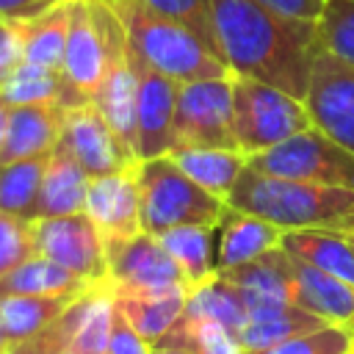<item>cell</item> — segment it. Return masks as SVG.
<instances>
[{"label": "cell", "instance_id": "obj_1", "mask_svg": "<svg viewBox=\"0 0 354 354\" xmlns=\"http://www.w3.org/2000/svg\"><path fill=\"white\" fill-rule=\"evenodd\" d=\"M210 17L224 64L304 100L313 61L321 53L318 22L293 19L260 0H210Z\"/></svg>", "mask_w": 354, "mask_h": 354}, {"label": "cell", "instance_id": "obj_2", "mask_svg": "<svg viewBox=\"0 0 354 354\" xmlns=\"http://www.w3.org/2000/svg\"><path fill=\"white\" fill-rule=\"evenodd\" d=\"M230 207L260 216L279 230H340V224L354 213V191L332 188L290 177L263 174L243 166L227 199Z\"/></svg>", "mask_w": 354, "mask_h": 354}, {"label": "cell", "instance_id": "obj_3", "mask_svg": "<svg viewBox=\"0 0 354 354\" xmlns=\"http://www.w3.org/2000/svg\"><path fill=\"white\" fill-rule=\"evenodd\" d=\"M108 3L122 17L130 47L158 72L174 77L177 83L232 75V69L224 61H218L191 30L155 14L141 0H108Z\"/></svg>", "mask_w": 354, "mask_h": 354}, {"label": "cell", "instance_id": "obj_4", "mask_svg": "<svg viewBox=\"0 0 354 354\" xmlns=\"http://www.w3.org/2000/svg\"><path fill=\"white\" fill-rule=\"evenodd\" d=\"M138 191L141 230L149 235L188 224L216 227L227 213V202L191 180L169 155L138 160Z\"/></svg>", "mask_w": 354, "mask_h": 354}, {"label": "cell", "instance_id": "obj_5", "mask_svg": "<svg viewBox=\"0 0 354 354\" xmlns=\"http://www.w3.org/2000/svg\"><path fill=\"white\" fill-rule=\"evenodd\" d=\"M313 127L301 100L254 77L232 75V133L249 158Z\"/></svg>", "mask_w": 354, "mask_h": 354}, {"label": "cell", "instance_id": "obj_6", "mask_svg": "<svg viewBox=\"0 0 354 354\" xmlns=\"http://www.w3.org/2000/svg\"><path fill=\"white\" fill-rule=\"evenodd\" d=\"M246 166L274 177L354 191V152L332 141L318 127H307L263 152L249 155Z\"/></svg>", "mask_w": 354, "mask_h": 354}, {"label": "cell", "instance_id": "obj_7", "mask_svg": "<svg viewBox=\"0 0 354 354\" xmlns=\"http://www.w3.org/2000/svg\"><path fill=\"white\" fill-rule=\"evenodd\" d=\"M174 144L238 149L232 133V75L180 83Z\"/></svg>", "mask_w": 354, "mask_h": 354}, {"label": "cell", "instance_id": "obj_8", "mask_svg": "<svg viewBox=\"0 0 354 354\" xmlns=\"http://www.w3.org/2000/svg\"><path fill=\"white\" fill-rule=\"evenodd\" d=\"M36 254L58 263L88 285L108 282L105 241L88 213L53 216L33 221Z\"/></svg>", "mask_w": 354, "mask_h": 354}, {"label": "cell", "instance_id": "obj_9", "mask_svg": "<svg viewBox=\"0 0 354 354\" xmlns=\"http://www.w3.org/2000/svg\"><path fill=\"white\" fill-rule=\"evenodd\" d=\"M127 61L136 75V160L169 155L174 147V108L180 83L147 64L127 39Z\"/></svg>", "mask_w": 354, "mask_h": 354}, {"label": "cell", "instance_id": "obj_10", "mask_svg": "<svg viewBox=\"0 0 354 354\" xmlns=\"http://www.w3.org/2000/svg\"><path fill=\"white\" fill-rule=\"evenodd\" d=\"M301 102L313 127L354 152V64H346L321 47Z\"/></svg>", "mask_w": 354, "mask_h": 354}, {"label": "cell", "instance_id": "obj_11", "mask_svg": "<svg viewBox=\"0 0 354 354\" xmlns=\"http://www.w3.org/2000/svg\"><path fill=\"white\" fill-rule=\"evenodd\" d=\"M108 285L113 293H147L163 288H185V277L158 235L138 232L124 241L105 243ZM188 290V288H185Z\"/></svg>", "mask_w": 354, "mask_h": 354}, {"label": "cell", "instance_id": "obj_12", "mask_svg": "<svg viewBox=\"0 0 354 354\" xmlns=\"http://www.w3.org/2000/svg\"><path fill=\"white\" fill-rule=\"evenodd\" d=\"M58 147H64L88 177H102L136 163V155L116 138L94 102L66 108Z\"/></svg>", "mask_w": 354, "mask_h": 354}, {"label": "cell", "instance_id": "obj_13", "mask_svg": "<svg viewBox=\"0 0 354 354\" xmlns=\"http://www.w3.org/2000/svg\"><path fill=\"white\" fill-rule=\"evenodd\" d=\"M86 213L97 224L105 243L124 241L141 232V191H138V160L88 180Z\"/></svg>", "mask_w": 354, "mask_h": 354}, {"label": "cell", "instance_id": "obj_14", "mask_svg": "<svg viewBox=\"0 0 354 354\" xmlns=\"http://www.w3.org/2000/svg\"><path fill=\"white\" fill-rule=\"evenodd\" d=\"M64 113L58 102H36V105H11L6 141L0 149V163H14L36 155H50L61 138Z\"/></svg>", "mask_w": 354, "mask_h": 354}, {"label": "cell", "instance_id": "obj_15", "mask_svg": "<svg viewBox=\"0 0 354 354\" xmlns=\"http://www.w3.org/2000/svg\"><path fill=\"white\" fill-rule=\"evenodd\" d=\"M218 274L241 290V296H243L249 310L266 307V304L293 301V293H296L290 254L282 246L268 249L266 254H260V257H254L249 263H241V266H232V268H221Z\"/></svg>", "mask_w": 354, "mask_h": 354}, {"label": "cell", "instance_id": "obj_16", "mask_svg": "<svg viewBox=\"0 0 354 354\" xmlns=\"http://www.w3.org/2000/svg\"><path fill=\"white\" fill-rule=\"evenodd\" d=\"M296 293L293 301L324 318L329 326H340L354 337V285L299 260L290 254Z\"/></svg>", "mask_w": 354, "mask_h": 354}, {"label": "cell", "instance_id": "obj_17", "mask_svg": "<svg viewBox=\"0 0 354 354\" xmlns=\"http://www.w3.org/2000/svg\"><path fill=\"white\" fill-rule=\"evenodd\" d=\"M64 75L91 97L105 75V44L100 39L88 0H69Z\"/></svg>", "mask_w": 354, "mask_h": 354}, {"label": "cell", "instance_id": "obj_18", "mask_svg": "<svg viewBox=\"0 0 354 354\" xmlns=\"http://www.w3.org/2000/svg\"><path fill=\"white\" fill-rule=\"evenodd\" d=\"M116 138L136 155V75L127 61V47L105 58V75L91 97Z\"/></svg>", "mask_w": 354, "mask_h": 354}, {"label": "cell", "instance_id": "obj_19", "mask_svg": "<svg viewBox=\"0 0 354 354\" xmlns=\"http://www.w3.org/2000/svg\"><path fill=\"white\" fill-rule=\"evenodd\" d=\"M282 235H285V230H279L277 224L227 205V213L216 224V266H218V271L249 263V260L266 254L268 249H277Z\"/></svg>", "mask_w": 354, "mask_h": 354}, {"label": "cell", "instance_id": "obj_20", "mask_svg": "<svg viewBox=\"0 0 354 354\" xmlns=\"http://www.w3.org/2000/svg\"><path fill=\"white\" fill-rule=\"evenodd\" d=\"M0 97L8 105H36V102H58L61 108H80L91 102V94L77 88L64 69L39 66L30 61H19L17 69L0 86Z\"/></svg>", "mask_w": 354, "mask_h": 354}, {"label": "cell", "instance_id": "obj_21", "mask_svg": "<svg viewBox=\"0 0 354 354\" xmlns=\"http://www.w3.org/2000/svg\"><path fill=\"white\" fill-rule=\"evenodd\" d=\"M88 174L83 166L55 144V149L47 158L41 188H39V205L36 218H53V216H72L86 213V194H88Z\"/></svg>", "mask_w": 354, "mask_h": 354}, {"label": "cell", "instance_id": "obj_22", "mask_svg": "<svg viewBox=\"0 0 354 354\" xmlns=\"http://www.w3.org/2000/svg\"><path fill=\"white\" fill-rule=\"evenodd\" d=\"M329 326L324 318H318L315 313L304 310L296 301H285V304H266V307H254L246 315L243 329L238 332L243 351H254V348H266L299 335H310L315 329Z\"/></svg>", "mask_w": 354, "mask_h": 354}, {"label": "cell", "instance_id": "obj_23", "mask_svg": "<svg viewBox=\"0 0 354 354\" xmlns=\"http://www.w3.org/2000/svg\"><path fill=\"white\" fill-rule=\"evenodd\" d=\"M279 246L288 254L354 285V243L348 235H343L337 230H324V227L288 230L282 235Z\"/></svg>", "mask_w": 354, "mask_h": 354}, {"label": "cell", "instance_id": "obj_24", "mask_svg": "<svg viewBox=\"0 0 354 354\" xmlns=\"http://www.w3.org/2000/svg\"><path fill=\"white\" fill-rule=\"evenodd\" d=\"M185 288H163L147 293H113L116 307L147 343H158L185 313Z\"/></svg>", "mask_w": 354, "mask_h": 354}, {"label": "cell", "instance_id": "obj_25", "mask_svg": "<svg viewBox=\"0 0 354 354\" xmlns=\"http://www.w3.org/2000/svg\"><path fill=\"white\" fill-rule=\"evenodd\" d=\"M163 249L174 257L185 277L188 293L210 282L218 271L216 266V227L207 224H188V227H174L158 235Z\"/></svg>", "mask_w": 354, "mask_h": 354}, {"label": "cell", "instance_id": "obj_26", "mask_svg": "<svg viewBox=\"0 0 354 354\" xmlns=\"http://www.w3.org/2000/svg\"><path fill=\"white\" fill-rule=\"evenodd\" d=\"M169 158L202 188L210 194L227 199L230 188L235 185L238 174L246 166V155L241 149H221V147H191V144H174L169 149Z\"/></svg>", "mask_w": 354, "mask_h": 354}, {"label": "cell", "instance_id": "obj_27", "mask_svg": "<svg viewBox=\"0 0 354 354\" xmlns=\"http://www.w3.org/2000/svg\"><path fill=\"white\" fill-rule=\"evenodd\" d=\"M19 41H22V61L64 69V50H66V30H69V0L47 8L44 14L14 22Z\"/></svg>", "mask_w": 354, "mask_h": 354}, {"label": "cell", "instance_id": "obj_28", "mask_svg": "<svg viewBox=\"0 0 354 354\" xmlns=\"http://www.w3.org/2000/svg\"><path fill=\"white\" fill-rule=\"evenodd\" d=\"M80 293L64 296H3L0 299V326L8 346L22 343L41 329H47Z\"/></svg>", "mask_w": 354, "mask_h": 354}, {"label": "cell", "instance_id": "obj_29", "mask_svg": "<svg viewBox=\"0 0 354 354\" xmlns=\"http://www.w3.org/2000/svg\"><path fill=\"white\" fill-rule=\"evenodd\" d=\"M86 288L91 285L41 254H33L22 266L0 277V299L3 296H64V293H83Z\"/></svg>", "mask_w": 354, "mask_h": 354}, {"label": "cell", "instance_id": "obj_30", "mask_svg": "<svg viewBox=\"0 0 354 354\" xmlns=\"http://www.w3.org/2000/svg\"><path fill=\"white\" fill-rule=\"evenodd\" d=\"M185 318H202V321H216L227 329H232L235 335L243 329L249 307L241 296V290L227 282L218 271L210 282H205L202 288L191 290L185 299Z\"/></svg>", "mask_w": 354, "mask_h": 354}, {"label": "cell", "instance_id": "obj_31", "mask_svg": "<svg viewBox=\"0 0 354 354\" xmlns=\"http://www.w3.org/2000/svg\"><path fill=\"white\" fill-rule=\"evenodd\" d=\"M50 155H36L14 163H0V210L25 221H36L39 188Z\"/></svg>", "mask_w": 354, "mask_h": 354}, {"label": "cell", "instance_id": "obj_32", "mask_svg": "<svg viewBox=\"0 0 354 354\" xmlns=\"http://www.w3.org/2000/svg\"><path fill=\"white\" fill-rule=\"evenodd\" d=\"M113 321V290L108 282L91 285L83 299V313L69 337V354H108Z\"/></svg>", "mask_w": 354, "mask_h": 354}, {"label": "cell", "instance_id": "obj_33", "mask_svg": "<svg viewBox=\"0 0 354 354\" xmlns=\"http://www.w3.org/2000/svg\"><path fill=\"white\" fill-rule=\"evenodd\" d=\"M188 348L194 354H246L241 346V337L216 324V321H202V318H185L180 315V321L158 340L152 343V348Z\"/></svg>", "mask_w": 354, "mask_h": 354}, {"label": "cell", "instance_id": "obj_34", "mask_svg": "<svg viewBox=\"0 0 354 354\" xmlns=\"http://www.w3.org/2000/svg\"><path fill=\"white\" fill-rule=\"evenodd\" d=\"M147 8H152L155 14L183 25L185 30H191L218 61L221 58V47L216 39V28H213V17H210V0H141Z\"/></svg>", "mask_w": 354, "mask_h": 354}, {"label": "cell", "instance_id": "obj_35", "mask_svg": "<svg viewBox=\"0 0 354 354\" xmlns=\"http://www.w3.org/2000/svg\"><path fill=\"white\" fill-rule=\"evenodd\" d=\"M318 36L326 53L354 64V0H324Z\"/></svg>", "mask_w": 354, "mask_h": 354}, {"label": "cell", "instance_id": "obj_36", "mask_svg": "<svg viewBox=\"0 0 354 354\" xmlns=\"http://www.w3.org/2000/svg\"><path fill=\"white\" fill-rule=\"evenodd\" d=\"M354 346V337L340 326H324L310 335H299L266 348H254L246 354H348Z\"/></svg>", "mask_w": 354, "mask_h": 354}, {"label": "cell", "instance_id": "obj_37", "mask_svg": "<svg viewBox=\"0 0 354 354\" xmlns=\"http://www.w3.org/2000/svg\"><path fill=\"white\" fill-rule=\"evenodd\" d=\"M33 254H36L33 221H25L0 210V277L14 271Z\"/></svg>", "mask_w": 354, "mask_h": 354}, {"label": "cell", "instance_id": "obj_38", "mask_svg": "<svg viewBox=\"0 0 354 354\" xmlns=\"http://www.w3.org/2000/svg\"><path fill=\"white\" fill-rule=\"evenodd\" d=\"M108 354H152V343H147L136 326L124 318V313L113 301V321H111V340Z\"/></svg>", "mask_w": 354, "mask_h": 354}, {"label": "cell", "instance_id": "obj_39", "mask_svg": "<svg viewBox=\"0 0 354 354\" xmlns=\"http://www.w3.org/2000/svg\"><path fill=\"white\" fill-rule=\"evenodd\" d=\"M19 61H22V41H19L17 25L14 22H6L0 17V86L17 69Z\"/></svg>", "mask_w": 354, "mask_h": 354}, {"label": "cell", "instance_id": "obj_40", "mask_svg": "<svg viewBox=\"0 0 354 354\" xmlns=\"http://www.w3.org/2000/svg\"><path fill=\"white\" fill-rule=\"evenodd\" d=\"M58 3L61 0H0V17L6 22H25V19L44 14L47 8L58 6Z\"/></svg>", "mask_w": 354, "mask_h": 354}, {"label": "cell", "instance_id": "obj_41", "mask_svg": "<svg viewBox=\"0 0 354 354\" xmlns=\"http://www.w3.org/2000/svg\"><path fill=\"white\" fill-rule=\"evenodd\" d=\"M266 8L282 14V17H293V19H313L318 22L324 0H260Z\"/></svg>", "mask_w": 354, "mask_h": 354}, {"label": "cell", "instance_id": "obj_42", "mask_svg": "<svg viewBox=\"0 0 354 354\" xmlns=\"http://www.w3.org/2000/svg\"><path fill=\"white\" fill-rule=\"evenodd\" d=\"M8 113H11V105L0 97V149H3V141H6V127H8Z\"/></svg>", "mask_w": 354, "mask_h": 354}, {"label": "cell", "instance_id": "obj_43", "mask_svg": "<svg viewBox=\"0 0 354 354\" xmlns=\"http://www.w3.org/2000/svg\"><path fill=\"white\" fill-rule=\"evenodd\" d=\"M337 232H343V235H348V238H354V213L340 224V230Z\"/></svg>", "mask_w": 354, "mask_h": 354}, {"label": "cell", "instance_id": "obj_44", "mask_svg": "<svg viewBox=\"0 0 354 354\" xmlns=\"http://www.w3.org/2000/svg\"><path fill=\"white\" fill-rule=\"evenodd\" d=\"M152 354H194V351H188V348H160V346H155Z\"/></svg>", "mask_w": 354, "mask_h": 354}, {"label": "cell", "instance_id": "obj_45", "mask_svg": "<svg viewBox=\"0 0 354 354\" xmlns=\"http://www.w3.org/2000/svg\"><path fill=\"white\" fill-rule=\"evenodd\" d=\"M6 348H8V340H6V335H3V326H0V354H6Z\"/></svg>", "mask_w": 354, "mask_h": 354}, {"label": "cell", "instance_id": "obj_46", "mask_svg": "<svg viewBox=\"0 0 354 354\" xmlns=\"http://www.w3.org/2000/svg\"><path fill=\"white\" fill-rule=\"evenodd\" d=\"M351 354H354V346H351Z\"/></svg>", "mask_w": 354, "mask_h": 354}, {"label": "cell", "instance_id": "obj_47", "mask_svg": "<svg viewBox=\"0 0 354 354\" xmlns=\"http://www.w3.org/2000/svg\"><path fill=\"white\" fill-rule=\"evenodd\" d=\"M64 354H69V351H64Z\"/></svg>", "mask_w": 354, "mask_h": 354}, {"label": "cell", "instance_id": "obj_48", "mask_svg": "<svg viewBox=\"0 0 354 354\" xmlns=\"http://www.w3.org/2000/svg\"><path fill=\"white\" fill-rule=\"evenodd\" d=\"M351 243H354V238H351Z\"/></svg>", "mask_w": 354, "mask_h": 354}, {"label": "cell", "instance_id": "obj_49", "mask_svg": "<svg viewBox=\"0 0 354 354\" xmlns=\"http://www.w3.org/2000/svg\"><path fill=\"white\" fill-rule=\"evenodd\" d=\"M348 354H351V351H348Z\"/></svg>", "mask_w": 354, "mask_h": 354}]
</instances>
